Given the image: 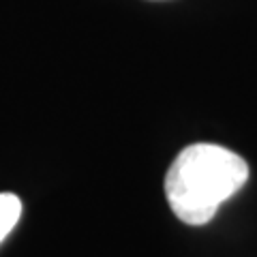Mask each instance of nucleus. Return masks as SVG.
<instances>
[{"label":"nucleus","mask_w":257,"mask_h":257,"mask_svg":"<svg viewBox=\"0 0 257 257\" xmlns=\"http://www.w3.org/2000/svg\"><path fill=\"white\" fill-rule=\"evenodd\" d=\"M248 180L246 161L219 144H193L165 174V197L187 225H206Z\"/></svg>","instance_id":"obj_1"},{"label":"nucleus","mask_w":257,"mask_h":257,"mask_svg":"<svg viewBox=\"0 0 257 257\" xmlns=\"http://www.w3.org/2000/svg\"><path fill=\"white\" fill-rule=\"evenodd\" d=\"M22 216V199L15 193H0V244L15 229Z\"/></svg>","instance_id":"obj_2"}]
</instances>
